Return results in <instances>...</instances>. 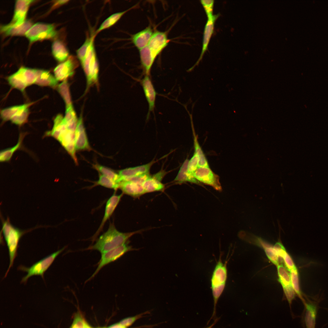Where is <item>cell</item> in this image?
<instances>
[{"instance_id": "obj_41", "label": "cell", "mask_w": 328, "mask_h": 328, "mask_svg": "<svg viewBox=\"0 0 328 328\" xmlns=\"http://www.w3.org/2000/svg\"><path fill=\"white\" fill-rule=\"evenodd\" d=\"M284 261L286 268L289 271L296 268L292 258L286 252L282 258Z\"/></svg>"}, {"instance_id": "obj_43", "label": "cell", "mask_w": 328, "mask_h": 328, "mask_svg": "<svg viewBox=\"0 0 328 328\" xmlns=\"http://www.w3.org/2000/svg\"><path fill=\"white\" fill-rule=\"evenodd\" d=\"M273 247L278 257L281 258L286 252L284 247L280 242H277Z\"/></svg>"}, {"instance_id": "obj_19", "label": "cell", "mask_w": 328, "mask_h": 328, "mask_svg": "<svg viewBox=\"0 0 328 328\" xmlns=\"http://www.w3.org/2000/svg\"><path fill=\"white\" fill-rule=\"evenodd\" d=\"M142 184L131 181H123L119 183V188L125 194L138 197L145 193Z\"/></svg>"}, {"instance_id": "obj_26", "label": "cell", "mask_w": 328, "mask_h": 328, "mask_svg": "<svg viewBox=\"0 0 328 328\" xmlns=\"http://www.w3.org/2000/svg\"><path fill=\"white\" fill-rule=\"evenodd\" d=\"M52 48L53 54L58 61L62 62L68 58V51L66 46L60 41H55L52 44Z\"/></svg>"}, {"instance_id": "obj_30", "label": "cell", "mask_w": 328, "mask_h": 328, "mask_svg": "<svg viewBox=\"0 0 328 328\" xmlns=\"http://www.w3.org/2000/svg\"><path fill=\"white\" fill-rule=\"evenodd\" d=\"M94 184L89 187L92 188L95 186H101L105 187L111 189L116 190L119 188V184L116 183L109 178L101 173L99 174L98 180L93 182Z\"/></svg>"}, {"instance_id": "obj_37", "label": "cell", "mask_w": 328, "mask_h": 328, "mask_svg": "<svg viewBox=\"0 0 328 328\" xmlns=\"http://www.w3.org/2000/svg\"><path fill=\"white\" fill-rule=\"evenodd\" d=\"M95 36L87 37L82 45L77 51V57L80 62L84 59L90 45L94 40Z\"/></svg>"}, {"instance_id": "obj_24", "label": "cell", "mask_w": 328, "mask_h": 328, "mask_svg": "<svg viewBox=\"0 0 328 328\" xmlns=\"http://www.w3.org/2000/svg\"><path fill=\"white\" fill-rule=\"evenodd\" d=\"M189 160L186 159L180 167L178 173L174 180L177 184H181L186 182H189L203 186L194 177L190 176L187 173V168Z\"/></svg>"}, {"instance_id": "obj_1", "label": "cell", "mask_w": 328, "mask_h": 328, "mask_svg": "<svg viewBox=\"0 0 328 328\" xmlns=\"http://www.w3.org/2000/svg\"><path fill=\"white\" fill-rule=\"evenodd\" d=\"M142 231L121 232L117 230L113 223H110L108 230L97 239L94 244L84 250H96L101 254L122 245L133 235Z\"/></svg>"}, {"instance_id": "obj_17", "label": "cell", "mask_w": 328, "mask_h": 328, "mask_svg": "<svg viewBox=\"0 0 328 328\" xmlns=\"http://www.w3.org/2000/svg\"><path fill=\"white\" fill-rule=\"evenodd\" d=\"M33 2L34 1L32 0L16 1L14 15L11 25L17 26L24 22L28 8Z\"/></svg>"}, {"instance_id": "obj_7", "label": "cell", "mask_w": 328, "mask_h": 328, "mask_svg": "<svg viewBox=\"0 0 328 328\" xmlns=\"http://www.w3.org/2000/svg\"><path fill=\"white\" fill-rule=\"evenodd\" d=\"M38 70L22 67L8 78L9 83L13 87L23 91L28 86L35 83Z\"/></svg>"}, {"instance_id": "obj_40", "label": "cell", "mask_w": 328, "mask_h": 328, "mask_svg": "<svg viewBox=\"0 0 328 328\" xmlns=\"http://www.w3.org/2000/svg\"><path fill=\"white\" fill-rule=\"evenodd\" d=\"M86 322L83 316L79 313L74 316L73 322L70 328H84Z\"/></svg>"}, {"instance_id": "obj_13", "label": "cell", "mask_w": 328, "mask_h": 328, "mask_svg": "<svg viewBox=\"0 0 328 328\" xmlns=\"http://www.w3.org/2000/svg\"><path fill=\"white\" fill-rule=\"evenodd\" d=\"M169 42L165 32L157 31L153 33L147 46L156 57L167 46Z\"/></svg>"}, {"instance_id": "obj_16", "label": "cell", "mask_w": 328, "mask_h": 328, "mask_svg": "<svg viewBox=\"0 0 328 328\" xmlns=\"http://www.w3.org/2000/svg\"><path fill=\"white\" fill-rule=\"evenodd\" d=\"M75 146L76 150L91 149L81 116L78 120L75 132Z\"/></svg>"}, {"instance_id": "obj_33", "label": "cell", "mask_w": 328, "mask_h": 328, "mask_svg": "<svg viewBox=\"0 0 328 328\" xmlns=\"http://www.w3.org/2000/svg\"><path fill=\"white\" fill-rule=\"evenodd\" d=\"M24 135L20 134L18 141L16 144L12 147L7 149L1 151L0 155L1 161L4 162L9 161L12 157L13 154L20 146Z\"/></svg>"}, {"instance_id": "obj_29", "label": "cell", "mask_w": 328, "mask_h": 328, "mask_svg": "<svg viewBox=\"0 0 328 328\" xmlns=\"http://www.w3.org/2000/svg\"><path fill=\"white\" fill-rule=\"evenodd\" d=\"M277 271L278 280L283 289L292 287L290 273L286 268L282 265H278L277 266Z\"/></svg>"}, {"instance_id": "obj_10", "label": "cell", "mask_w": 328, "mask_h": 328, "mask_svg": "<svg viewBox=\"0 0 328 328\" xmlns=\"http://www.w3.org/2000/svg\"><path fill=\"white\" fill-rule=\"evenodd\" d=\"M29 104L15 106L4 109L2 115L6 120H11L14 123L21 125L26 120Z\"/></svg>"}, {"instance_id": "obj_49", "label": "cell", "mask_w": 328, "mask_h": 328, "mask_svg": "<svg viewBox=\"0 0 328 328\" xmlns=\"http://www.w3.org/2000/svg\"><path fill=\"white\" fill-rule=\"evenodd\" d=\"M106 328L104 327V328Z\"/></svg>"}, {"instance_id": "obj_2", "label": "cell", "mask_w": 328, "mask_h": 328, "mask_svg": "<svg viewBox=\"0 0 328 328\" xmlns=\"http://www.w3.org/2000/svg\"><path fill=\"white\" fill-rule=\"evenodd\" d=\"M221 253L213 270L211 278V287L214 300L213 316L216 314V306L226 284L227 277V260L223 262Z\"/></svg>"}, {"instance_id": "obj_8", "label": "cell", "mask_w": 328, "mask_h": 328, "mask_svg": "<svg viewBox=\"0 0 328 328\" xmlns=\"http://www.w3.org/2000/svg\"><path fill=\"white\" fill-rule=\"evenodd\" d=\"M56 35V32L53 25L41 23L33 25L25 34L31 42L53 38Z\"/></svg>"}, {"instance_id": "obj_4", "label": "cell", "mask_w": 328, "mask_h": 328, "mask_svg": "<svg viewBox=\"0 0 328 328\" xmlns=\"http://www.w3.org/2000/svg\"><path fill=\"white\" fill-rule=\"evenodd\" d=\"M64 247L61 249L50 254L33 264L29 267L20 265L18 269L27 273L22 278L21 282L26 283L28 279L34 275H40L44 279V273L52 265L57 257L66 248Z\"/></svg>"}, {"instance_id": "obj_42", "label": "cell", "mask_w": 328, "mask_h": 328, "mask_svg": "<svg viewBox=\"0 0 328 328\" xmlns=\"http://www.w3.org/2000/svg\"><path fill=\"white\" fill-rule=\"evenodd\" d=\"M139 316H137L128 317L122 319L119 323L121 325L127 327L132 325L138 318Z\"/></svg>"}, {"instance_id": "obj_31", "label": "cell", "mask_w": 328, "mask_h": 328, "mask_svg": "<svg viewBox=\"0 0 328 328\" xmlns=\"http://www.w3.org/2000/svg\"><path fill=\"white\" fill-rule=\"evenodd\" d=\"M93 167L100 173L119 184L120 176L118 174L110 169L97 163L93 165Z\"/></svg>"}, {"instance_id": "obj_5", "label": "cell", "mask_w": 328, "mask_h": 328, "mask_svg": "<svg viewBox=\"0 0 328 328\" xmlns=\"http://www.w3.org/2000/svg\"><path fill=\"white\" fill-rule=\"evenodd\" d=\"M94 41L89 46L84 59L80 62L86 76L88 87L97 83L98 80L99 66Z\"/></svg>"}, {"instance_id": "obj_3", "label": "cell", "mask_w": 328, "mask_h": 328, "mask_svg": "<svg viewBox=\"0 0 328 328\" xmlns=\"http://www.w3.org/2000/svg\"><path fill=\"white\" fill-rule=\"evenodd\" d=\"M2 231L8 247L9 258V264L5 278L13 265L17 255L18 246L20 238L25 233L29 231V230H22L15 227L11 224L9 218L5 220L2 219Z\"/></svg>"}, {"instance_id": "obj_22", "label": "cell", "mask_w": 328, "mask_h": 328, "mask_svg": "<svg viewBox=\"0 0 328 328\" xmlns=\"http://www.w3.org/2000/svg\"><path fill=\"white\" fill-rule=\"evenodd\" d=\"M305 307L304 321L306 328H315L317 308L316 304L304 302Z\"/></svg>"}, {"instance_id": "obj_20", "label": "cell", "mask_w": 328, "mask_h": 328, "mask_svg": "<svg viewBox=\"0 0 328 328\" xmlns=\"http://www.w3.org/2000/svg\"><path fill=\"white\" fill-rule=\"evenodd\" d=\"M153 162L121 170L119 171L120 183L125 178H128L149 173Z\"/></svg>"}, {"instance_id": "obj_23", "label": "cell", "mask_w": 328, "mask_h": 328, "mask_svg": "<svg viewBox=\"0 0 328 328\" xmlns=\"http://www.w3.org/2000/svg\"><path fill=\"white\" fill-rule=\"evenodd\" d=\"M32 23L26 20L22 25L15 26L9 24L1 27V31L6 35H22L26 33L32 26Z\"/></svg>"}, {"instance_id": "obj_15", "label": "cell", "mask_w": 328, "mask_h": 328, "mask_svg": "<svg viewBox=\"0 0 328 328\" xmlns=\"http://www.w3.org/2000/svg\"><path fill=\"white\" fill-rule=\"evenodd\" d=\"M219 15H220L218 14L213 15L211 17L207 18L204 30L201 52L199 58L195 66L198 64L201 60L204 53L208 49L210 40L214 32L215 23Z\"/></svg>"}, {"instance_id": "obj_45", "label": "cell", "mask_w": 328, "mask_h": 328, "mask_svg": "<svg viewBox=\"0 0 328 328\" xmlns=\"http://www.w3.org/2000/svg\"><path fill=\"white\" fill-rule=\"evenodd\" d=\"M107 328H127L121 325L119 323L114 324Z\"/></svg>"}, {"instance_id": "obj_28", "label": "cell", "mask_w": 328, "mask_h": 328, "mask_svg": "<svg viewBox=\"0 0 328 328\" xmlns=\"http://www.w3.org/2000/svg\"><path fill=\"white\" fill-rule=\"evenodd\" d=\"M142 185L145 193L161 191L164 188L161 181L151 176L145 180Z\"/></svg>"}, {"instance_id": "obj_32", "label": "cell", "mask_w": 328, "mask_h": 328, "mask_svg": "<svg viewBox=\"0 0 328 328\" xmlns=\"http://www.w3.org/2000/svg\"><path fill=\"white\" fill-rule=\"evenodd\" d=\"M193 132L195 152L198 155L199 158L198 167H209L207 160L198 142L197 137L194 132Z\"/></svg>"}, {"instance_id": "obj_48", "label": "cell", "mask_w": 328, "mask_h": 328, "mask_svg": "<svg viewBox=\"0 0 328 328\" xmlns=\"http://www.w3.org/2000/svg\"><path fill=\"white\" fill-rule=\"evenodd\" d=\"M213 325H214V324H212V325H210L209 326H208V327H207L205 328H212V326H213Z\"/></svg>"}, {"instance_id": "obj_36", "label": "cell", "mask_w": 328, "mask_h": 328, "mask_svg": "<svg viewBox=\"0 0 328 328\" xmlns=\"http://www.w3.org/2000/svg\"><path fill=\"white\" fill-rule=\"evenodd\" d=\"M269 260L277 266L279 265V257L273 247L266 243L262 247Z\"/></svg>"}, {"instance_id": "obj_47", "label": "cell", "mask_w": 328, "mask_h": 328, "mask_svg": "<svg viewBox=\"0 0 328 328\" xmlns=\"http://www.w3.org/2000/svg\"><path fill=\"white\" fill-rule=\"evenodd\" d=\"M84 328H92L87 323H86Z\"/></svg>"}, {"instance_id": "obj_27", "label": "cell", "mask_w": 328, "mask_h": 328, "mask_svg": "<svg viewBox=\"0 0 328 328\" xmlns=\"http://www.w3.org/2000/svg\"><path fill=\"white\" fill-rule=\"evenodd\" d=\"M137 5L133 6L125 11L114 13L105 19L101 24L97 30L96 31L94 35L100 32L101 31L108 28L118 22L123 15L129 10L135 7Z\"/></svg>"}, {"instance_id": "obj_34", "label": "cell", "mask_w": 328, "mask_h": 328, "mask_svg": "<svg viewBox=\"0 0 328 328\" xmlns=\"http://www.w3.org/2000/svg\"><path fill=\"white\" fill-rule=\"evenodd\" d=\"M291 282L292 288L296 294L304 301L300 290L299 272L297 268L289 271Z\"/></svg>"}, {"instance_id": "obj_46", "label": "cell", "mask_w": 328, "mask_h": 328, "mask_svg": "<svg viewBox=\"0 0 328 328\" xmlns=\"http://www.w3.org/2000/svg\"><path fill=\"white\" fill-rule=\"evenodd\" d=\"M69 1L68 0H59L55 2V5H63L66 3L67 2Z\"/></svg>"}, {"instance_id": "obj_38", "label": "cell", "mask_w": 328, "mask_h": 328, "mask_svg": "<svg viewBox=\"0 0 328 328\" xmlns=\"http://www.w3.org/2000/svg\"><path fill=\"white\" fill-rule=\"evenodd\" d=\"M199 158L197 154L194 153L193 155L189 161L187 173L190 176L193 177V174L198 167Z\"/></svg>"}, {"instance_id": "obj_11", "label": "cell", "mask_w": 328, "mask_h": 328, "mask_svg": "<svg viewBox=\"0 0 328 328\" xmlns=\"http://www.w3.org/2000/svg\"><path fill=\"white\" fill-rule=\"evenodd\" d=\"M122 196L123 193L118 195L116 194L115 191L108 200L106 204L104 215L101 224L96 232L91 238L92 241L96 240L97 237L102 231L106 222L113 214Z\"/></svg>"}, {"instance_id": "obj_6", "label": "cell", "mask_w": 328, "mask_h": 328, "mask_svg": "<svg viewBox=\"0 0 328 328\" xmlns=\"http://www.w3.org/2000/svg\"><path fill=\"white\" fill-rule=\"evenodd\" d=\"M128 241L122 245L101 254V258L97 264L95 271L85 282H88L94 278L104 266L117 260L128 252L138 250L133 248L129 244Z\"/></svg>"}, {"instance_id": "obj_21", "label": "cell", "mask_w": 328, "mask_h": 328, "mask_svg": "<svg viewBox=\"0 0 328 328\" xmlns=\"http://www.w3.org/2000/svg\"><path fill=\"white\" fill-rule=\"evenodd\" d=\"M142 67L145 75H150L152 67L156 58L147 46L139 50Z\"/></svg>"}, {"instance_id": "obj_39", "label": "cell", "mask_w": 328, "mask_h": 328, "mask_svg": "<svg viewBox=\"0 0 328 328\" xmlns=\"http://www.w3.org/2000/svg\"><path fill=\"white\" fill-rule=\"evenodd\" d=\"M200 2L203 6L206 13L207 18L212 16L213 15V9L214 4V1L200 0Z\"/></svg>"}, {"instance_id": "obj_25", "label": "cell", "mask_w": 328, "mask_h": 328, "mask_svg": "<svg viewBox=\"0 0 328 328\" xmlns=\"http://www.w3.org/2000/svg\"><path fill=\"white\" fill-rule=\"evenodd\" d=\"M57 83L55 77L47 71L38 70L35 83L40 86H54Z\"/></svg>"}, {"instance_id": "obj_18", "label": "cell", "mask_w": 328, "mask_h": 328, "mask_svg": "<svg viewBox=\"0 0 328 328\" xmlns=\"http://www.w3.org/2000/svg\"><path fill=\"white\" fill-rule=\"evenodd\" d=\"M153 34L150 26L132 35V42L139 50L147 46Z\"/></svg>"}, {"instance_id": "obj_14", "label": "cell", "mask_w": 328, "mask_h": 328, "mask_svg": "<svg viewBox=\"0 0 328 328\" xmlns=\"http://www.w3.org/2000/svg\"><path fill=\"white\" fill-rule=\"evenodd\" d=\"M146 99L149 104L148 118L150 112L153 111L155 107L156 92L154 88L149 75H145L140 80Z\"/></svg>"}, {"instance_id": "obj_35", "label": "cell", "mask_w": 328, "mask_h": 328, "mask_svg": "<svg viewBox=\"0 0 328 328\" xmlns=\"http://www.w3.org/2000/svg\"><path fill=\"white\" fill-rule=\"evenodd\" d=\"M58 90L63 98L66 104V107L72 105L69 87L67 82L64 80L58 86Z\"/></svg>"}, {"instance_id": "obj_12", "label": "cell", "mask_w": 328, "mask_h": 328, "mask_svg": "<svg viewBox=\"0 0 328 328\" xmlns=\"http://www.w3.org/2000/svg\"><path fill=\"white\" fill-rule=\"evenodd\" d=\"M78 64L76 57L73 56L70 57L55 68L54 70L55 77L57 80H65L67 78L73 75Z\"/></svg>"}, {"instance_id": "obj_9", "label": "cell", "mask_w": 328, "mask_h": 328, "mask_svg": "<svg viewBox=\"0 0 328 328\" xmlns=\"http://www.w3.org/2000/svg\"><path fill=\"white\" fill-rule=\"evenodd\" d=\"M193 176L200 183L210 186L216 190L222 191L219 176L209 167H198L193 173Z\"/></svg>"}, {"instance_id": "obj_44", "label": "cell", "mask_w": 328, "mask_h": 328, "mask_svg": "<svg viewBox=\"0 0 328 328\" xmlns=\"http://www.w3.org/2000/svg\"><path fill=\"white\" fill-rule=\"evenodd\" d=\"M165 174V172H164L163 171H161L153 175L152 176L156 179L161 181Z\"/></svg>"}]
</instances>
